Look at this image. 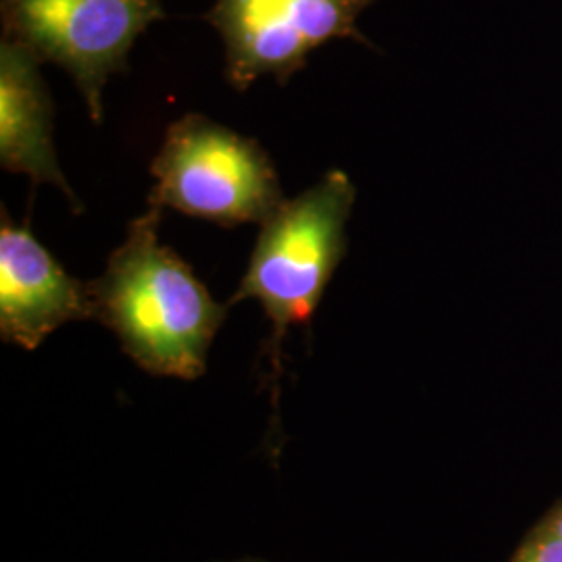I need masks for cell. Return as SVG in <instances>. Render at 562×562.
Returning a JSON list of instances; mask_svg holds the SVG:
<instances>
[{"mask_svg":"<svg viewBox=\"0 0 562 562\" xmlns=\"http://www.w3.org/2000/svg\"><path fill=\"white\" fill-rule=\"evenodd\" d=\"M536 527H540V529L552 533V536L562 538V501L554 504V506L548 510V515H546L542 521L538 522Z\"/></svg>","mask_w":562,"mask_h":562,"instance_id":"9","label":"cell"},{"mask_svg":"<svg viewBox=\"0 0 562 562\" xmlns=\"http://www.w3.org/2000/svg\"><path fill=\"white\" fill-rule=\"evenodd\" d=\"M162 209L130 223L125 240L90 281L94 319L109 327L142 371L194 382L229 306L215 301L194 269L159 238Z\"/></svg>","mask_w":562,"mask_h":562,"instance_id":"1","label":"cell"},{"mask_svg":"<svg viewBox=\"0 0 562 562\" xmlns=\"http://www.w3.org/2000/svg\"><path fill=\"white\" fill-rule=\"evenodd\" d=\"M508 562H562V538L533 527Z\"/></svg>","mask_w":562,"mask_h":562,"instance_id":"8","label":"cell"},{"mask_svg":"<svg viewBox=\"0 0 562 562\" xmlns=\"http://www.w3.org/2000/svg\"><path fill=\"white\" fill-rule=\"evenodd\" d=\"M234 562H267V561H250V559H246V561H234Z\"/></svg>","mask_w":562,"mask_h":562,"instance_id":"10","label":"cell"},{"mask_svg":"<svg viewBox=\"0 0 562 562\" xmlns=\"http://www.w3.org/2000/svg\"><path fill=\"white\" fill-rule=\"evenodd\" d=\"M0 336L36 350L60 325L94 319L90 281L69 276L30 225L0 213Z\"/></svg>","mask_w":562,"mask_h":562,"instance_id":"6","label":"cell"},{"mask_svg":"<svg viewBox=\"0 0 562 562\" xmlns=\"http://www.w3.org/2000/svg\"><path fill=\"white\" fill-rule=\"evenodd\" d=\"M357 188L344 171H327L301 196L285 201L262 223L240 285L227 306L257 301L271 323L273 382L281 373V344L292 325H311L325 288L346 257V225Z\"/></svg>","mask_w":562,"mask_h":562,"instance_id":"2","label":"cell"},{"mask_svg":"<svg viewBox=\"0 0 562 562\" xmlns=\"http://www.w3.org/2000/svg\"><path fill=\"white\" fill-rule=\"evenodd\" d=\"M0 165L34 183H53L81 211L53 146V101L41 60L18 42L0 44Z\"/></svg>","mask_w":562,"mask_h":562,"instance_id":"7","label":"cell"},{"mask_svg":"<svg viewBox=\"0 0 562 562\" xmlns=\"http://www.w3.org/2000/svg\"><path fill=\"white\" fill-rule=\"evenodd\" d=\"M150 173L148 206L220 227L262 225L288 201L259 142L194 113L169 125Z\"/></svg>","mask_w":562,"mask_h":562,"instance_id":"3","label":"cell"},{"mask_svg":"<svg viewBox=\"0 0 562 562\" xmlns=\"http://www.w3.org/2000/svg\"><path fill=\"white\" fill-rule=\"evenodd\" d=\"M4 41L25 46L41 63L65 69L102 121V90L127 71L142 34L165 20L161 0H0Z\"/></svg>","mask_w":562,"mask_h":562,"instance_id":"4","label":"cell"},{"mask_svg":"<svg viewBox=\"0 0 562 562\" xmlns=\"http://www.w3.org/2000/svg\"><path fill=\"white\" fill-rule=\"evenodd\" d=\"M378 0H215L206 20L222 36L225 80L246 92L261 78L285 86L331 41L367 44L362 13Z\"/></svg>","mask_w":562,"mask_h":562,"instance_id":"5","label":"cell"}]
</instances>
